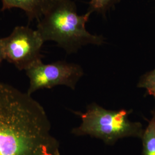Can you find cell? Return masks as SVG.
I'll return each instance as SVG.
<instances>
[{
  "label": "cell",
  "instance_id": "8",
  "mask_svg": "<svg viewBox=\"0 0 155 155\" xmlns=\"http://www.w3.org/2000/svg\"><path fill=\"white\" fill-rule=\"evenodd\" d=\"M137 87L145 89L148 94L155 98V69L140 78Z\"/></svg>",
  "mask_w": 155,
  "mask_h": 155
},
{
  "label": "cell",
  "instance_id": "5",
  "mask_svg": "<svg viewBox=\"0 0 155 155\" xmlns=\"http://www.w3.org/2000/svg\"><path fill=\"white\" fill-rule=\"evenodd\" d=\"M25 72L29 79L27 93L31 95L40 89H52L57 86H65L74 90L84 75L80 65L66 61L45 64L40 61Z\"/></svg>",
  "mask_w": 155,
  "mask_h": 155
},
{
  "label": "cell",
  "instance_id": "6",
  "mask_svg": "<svg viewBox=\"0 0 155 155\" xmlns=\"http://www.w3.org/2000/svg\"><path fill=\"white\" fill-rule=\"evenodd\" d=\"M1 11L19 8L26 13L30 21H38L55 0H1Z\"/></svg>",
  "mask_w": 155,
  "mask_h": 155
},
{
  "label": "cell",
  "instance_id": "7",
  "mask_svg": "<svg viewBox=\"0 0 155 155\" xmlns=\"http://www.w3.org/2000/svg\"><path fill=\"white\" fill-rule=\"evenodd\" d=\"M143 155H155V111L141 137Z\"/></svg>",
  "mask_w": 155,
  "mask_h": 155
},
{
  "label": "cell",
  "instance_id": "4",
  "mask_svg": "<svg viewBox=\"0 0 155 155\" xmlns=\"http://www.w3.org/2000/svg\"><path fill=\"white\" fill-rule=\"evenodd\" d=\"M44 42L37 30L25 26L16 27L11 35L0 39L4 59L20 71L42 61Z\"/></svg>",
  "mask_w": 155,
  "mask_h": 155
},
{
  "label": "cell",
  "instance_id": "9",
  "mask_svg": "<svg viewBox=\"0 0 155 155\" xmlns=\"http://www.w3.org/2000/svg\"><path fill=\"white\" fill-rule=\"evenodd\" d=\"M119 0H90L88 12L105 13Z\"/></svg>",
  "mask_w": 155,
  "mask_h": 155
},
{
  "label": "cell",
  "instance_id": "2",
  "mask_svg": "<svg viewBox=\"0 0 155 155\" xmlns=\"http://www.w3.org/2000/svg\"><path fill=\"white\" fill-rule=\"evenodd\" d=\"M91 14L87 11L79 15L72 0H55L38 21L36 30L45 42L55 41L67 54L75 53L83 46L101 45L105 41L102 36L86 29Z\"/></svg>",
  "mask_w": 155,
  "mask_h": 155
},
{
  "label": "cell",
  "instance_id": "1",
  "mask_svg": "<svg viewBox=\"0 0 155 155\" xmlns=\"http://www.w3.org/2000/svg\"><path fill=\"white\" fill-rule=\"evenodd\" d=\"M44 107L32 95L0 82V155H61Z\"/></svg>",
  "mask_w": 155,
  "mask_h": 155
},
{
  "label": "cell",
  "instance_id": "10",
  "mask_svg": "<svg viewBox=\"0 0 155 155\" xmlns=\"http://www.w3.org/2000/svg\"><path fill=\"white\" fill-rule=\"evenodd\" d=\"M4 60H5L4 59V55H3V52H2L1 46V44H0V66H1L2 62Z\"/></svg>",
  "mask_w": 155,
  "mask_h": 155
},
{
  "label": "cell",
  "instance_id": "3",
  "mask_svg": "<svg viewBox=\"0 0 155 155\" xmlns=\"http://www.w3.org/2000/svg\"><path fill=\"white\" fill-rule=\"evenodd\" d=\"M132 110H108L96 103L87 106L84 112H74L81 118V123L73 128L75 136H89L100 139L105 144L113 145L124 138L141 139L144 132L142 124L131 121L129 116Z\"/></svg>",
  "mask_w": 155,
  "mask_h": 155
}]
</instances>
